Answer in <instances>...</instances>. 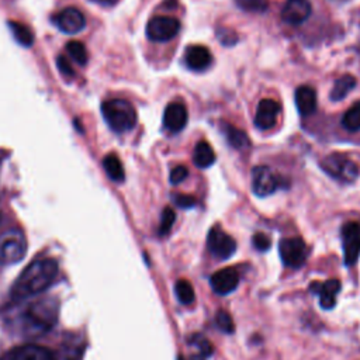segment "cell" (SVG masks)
<instances>
[{
    "instance_id": "cell-1",
    "label": "cell",
    "mask_w": 360,
    "mask_h": 360,
    "mask_svg": "<svg viewBox=\"0 0 360 360\" xmlns=\"http://www.w3.org/2000/svg\"><path fill=\"white\" fill-rule=\"evenodd\" d=\"M58 274V263L53 259H38L27 266L14 282L10 297L14 301L30 298L45 291Z\"/></svg>"
},
{
    "instance_id": "cell-2",
    "label": "cell",
    "mask_w": 360,
    "mask_h": 360,
    "mask_svg": "<svg viewBox=\"0 0 360 360\" xmlns=\"http://www.w3.org/2000/svg\"><path fill=\"white\" fill-rule=\"evenodd\" d=\"M101 115L115 132L131 131L136 124V112L132 104L123 99H110L101 104Z\"/></svg>"
},
{
    "instance_id": "cell-3",
    "label": "cell",
    "mask_w": 360,
    "mask_h": 360,
    "mask_svg": "<svg viewBox=\"0 0 360 360\" xmlns=\"http://www.w3.org/2000/svg\"><path fill=\"white\" fill-rule=\"evenodd\" d=\"M322 171L339 183H353L359 176L357 165L342 154H331L321 160Z\"/></svg>"
},
{
    "instance_id": "cell-4",
    "label": "cell",
    "mask_w": 360,
    "mask_h": 360,
    "mask_svg": "<svg viewBox=\"0 0 360 360\" xmlns=\"http://www.w3.org/2000/svg\"><path fill=\"white\" fill-rule=\"evenodd\" d=\"M27 254V239L20 230H8L0 234V263L16 265Z\"/></svg>"
},
{
    "instance_id": "cell-5",
    "label": "cell",
    "mask_w": 360,
    "mask_h": 360,
    "mask_svg": "<svg viewBox=\"0 0 360 360\" xmlns=\"http://www.w3.org/2000/svg\"><path fill=\"white\" fill-rule=\"evenodd\" d=\"M287 180L269 166H255L252 169V191L258 197H267L279 189H286Z\"/></svg>"
},
{
    "instance_id": "cell-6",
    "label": "cell",
    "mask_w": 360,
    "mask_h": 360,
    "mask_svg": "<svg viewBox=\"0 0 360 360\" xmlns=\"http://www.w3.org/2000/svg\"><path fill=\"white\" fill-rule=\"evenodd\" d=\"M32 328L38 331L49 329L58 320V304L53 300H41L29 307L24 314Z\"/></svg>"
},
{
    "instance_id": "cell-7",
    "label": "cell",
    "mask_w": 360,
    "mask_h": 360,
    "mask_svg": "<svg viewBox=\"0 0 360 360\" xmlns=\"http://www.w3.org/2000/svg\"><path fill=\"white\" fill-rule=\"evenodd\" d=\"M180 32V21L175 17L156 16L147 24V37L154 43H168Z\"/></svg>"
},
{
    "instance_id": "cell-8",
    "label": "cell",
    "mask_w": 360,
    "mask_h": 360,
    "mask_svg": "<svg viewBox=\"0 0 360 360\" xmlns=\"http://www.w3.org/2000/svg\"><path fill=\"white\" fill-rule=\"evenodd\" d=\"M279 254L283 263L291 269H298L306 263L309 249L301 238H283L279 242Z\"/></svg>"
},
{
    "instance_id": "cell-9",
    "label": "cell",
    "mask_w": 360,
    "mask_h": 360,
    "mask_svg": "<svg viewBox=\"0 0 360 360\" xmlns=\"http://www.w3.org/2000/svg\"><path fill=\"white\" fill-rule=\"evenodd\" d=\"M207 246L211 255L219 261L230 259L237 251L235 239L218 227L211 228V231L208 232Z\"/></svg>"
},
{
    "instance_id": "cell-10",
    "label": "cell",
    "mask_w": 360,
    "mask_h": 360,
    "mask_svg": "<svg viewBox=\"0 0 360 360\" xmlns=\"http://www.w3.org/2000/svg\"><path fill=\"white\" fill-rule=\"evenodd\" d=\"M344 245V261L346 266H352L360 256V223L349 221L341 230Z\"/></svg>"
},
{
    "instance_id": "cell-11",
    "label": "cell",
    "mask_w": 360,
    "mask_h": 360,
    "mask_svg": "<svg viewBox=\"0 0 360 360\" xmlns=\"http://www.w3.org/2000/svg\"><path fill=\"white\" fill-rule=\"evenodd\" d=\"M55 25L65 34H77L86 27V19L75 8H68L60 12L53 19Z\"/></svg>"
},
{
    "instance_id": "cell-12",
    "label": "cell",
    "mask_w": 360,
    "mask_h": 360,
    "mask_svg": "<svg viewBox=\"0 0 360 360\" xmlns=\"http://www.w3.org/2000/svg\"><path fill=\"white\" fill-rule=\"evenodd\" d=\"M189 113L184 104L182 103H169L163 113V125L172 134H178L187 125Z\"/></svg>"
},
{
    "instance_id": "cell-13",
    "label": "cell",
    "mask_w": 360,
    "mask_h": 360,
    "mask_svg": "<svg viewBox=\"0 0 360 360\" xmlns=\"http://www.w3.org/2000/svg\"><path fill=\"white\" fill-rule=\"evenodd\" d=\"M184 64L193 72H204L213 64V55L203 45H190L184 52Z\"/></svg>"
},
{
    "instance_id": "cell-14",
    "label": "cell",
    "mask_w": 360,
    "mask_h": 360,
    "mask_svg": "<svg viewBox=\"0 0 360 360\" xmlns=\"http://www.w3.org/2000/svg\"><path fill=\"white\" fill-rule=\"evenodd\" d=\"M280 115V104L272 99H263L258 104L255 115V125L259 130H270L278 123Z\"/></svg>"
},
{
    "instance_id": "cell-15",
    "label": "cell",
    "mask_w": 360,
    "mask_h": 360,
    "mask_svg": "<svg viewBox=\"0 0 360 360\" xmlns=\"http://www.w3.org/2000/svg\"><path fill=\"white\" fill-rule=\"evenodd\" d=\"M311 14L310 0H287L282 9V19L290 25H298Z\"/></svg>"
},
{
    "instance_id": "cell-16",
    "label": "cell",
    "mask_w": 360,
    "mask_h": 360,
    "mask_svg": "<svg viewBox=\"0 0 360 360\" xmlns=\"http://www.w3.org/2000/svg\"><path fill=\"white\" fill-rule=\"evenodd\" d=\"M211 289L221 296L232 293L239 285V274L235 269L227 267L215 272L210 279Z\"/></svg>"
},
{
    "instance_id": "cell-17",
    "label": "cell",
    "mask_w": 360,
    "mask_h": 360,
    "mask_svg": "<svg viewBox=\"0 0 360 360\" xmlns=\"http://www.w3.org/2000/svg\"><path fill=\"white\" fill-rule=\"evenodd\" d=\"M310 290L320 296V306L324 310H331L335 307L337 296L341 290V283L338 280H326L325 283H313Z\"/></svg>"
},
{
    "instance_id": "cell-18",
    "label": "cell",
    "mask_w": 360,
    "mask_h": 360,
    "mask_svg": "<svg viewBox=\"0 0 360 360\" xmlns=\"http://www.w3.org/2000/svg\"><path fill=\"white\" fill-rule=\"evenodd\" d=\"M9 360H57V357L44 346L29 344L14 349Z\"/></svg>"
},
{
    "instance_id": "cell-19",
    "label": "cell",
    "mask_w": 360,
    "mask_h": 360,
    "mask_svg": "<svg viewBox=\"0 0 360 360\" xmlns=\"http://www.w3.org/2000/svg\"><path fill=\"white\" fill-rule=\"evenodd\" d=\"M296 106L302 117L313 115L317 110V93L311 86H300L296 93Z\"/></svg>"
},
{
    "instance_id": "cell-20",
    "label": "cell",
    "mask_w": 360,
    "mask_h": 360,
    "mask_svg": "<svg viewBox=\"0 0 360 360\" xmlns=\"http://www.w3.org/2000/svg\"><path fill=\"white\" fill-rule=\"evenodd\" d=\"M219 130L223 132L228 145H231L234 149L245 151L246 148L251 147V141H249V136L246 135V132L237 128L235 125L223 121L219 125Z\"/></svg>"
},
{
    "instance_id": "cell-21",
    "label": "cell",
    "mask_w": 360,
    "mask_h": 360,
    "mask_svg": "<svg viewBox=\"0 0 360 360\" xmlns=\"http://www.w3.org/2000/svg\"><path fill=\"white\" fill-rule=\"evenodd\" d=\"M215 159V152L208 143L200 141L199 144H196L195 151H193V163H195L197 168L207 169L214 165Z\"/></svg>"
},
{
    "instance_id": "cell-22",
    "label": "cell",
    "mask_w": 360,
    "mask_h": 360,
    "mask_svg": "<svg viewBox=\"0 0 360 360\" xmlns=\"http://www.w3.org/2000/svg\"><path fill=\"white\" fill-rule=\"evenodd\" d=\"M103 168L107 173V176L113 182L121 183L125 179V172L123 168V163L120 158L116 154H108L103 159Z\"/></svg>"
},
{
    "instance_id": "cell-23",
    "label": "cell",
    "mask_w": 360,
    "mask_h": 360,
    "mask_svg": "<svg viewBox=\"0 0 360 360\" xmlns=\"http://www.w3.org/2000/svg\"><path fill=\"white\" fill-rule=\"evenodd\" d=\"M356 88V79L352 75H344L335 80L334 88L331 91V100L341 101Z\"/></svg>"
},
{
    "instance_id": "cell-24",
    "label": "cell",
    "mask_w": 360,
    "mask_h": 360,
    "mask_svg": "<svg viewBox=\"0 0 360 360\" xmlns=\"http://www.w3.org/2000/svg\"><path fill=\"white\" fill-rule=\"evenodd\" d=\"M9 29L14 40L23 47H32L34 44V36L29 27L19 21H9Z\"/></svg>"
},
{
    "instance_id": "cell-25",
    "label": "cell",
    "mask_w": 360,
    "mask_h": 360,
    "mask_svg": "<svg viewBox=\"0 0 360 360\" xmlns=\"http://www.w3.org/2000/svg\"><path fill=\"white\" fill-rule=\"evenodd\" d=\"M342 127L349 132L360 131V101L353 103L342 117Z\"/></svg>"
},
{
    "instance_id": "cell-26",
    "label": "cell",
    "mask_w": 360,
    "mask_h": 360,
    "mask_svg": "<svg viewBox=\"0 0 360 360\" xmlns=\"http://www.w3.org/2000/svg\"><path fill=\"white\" fill-rule=\"evenodd\" d=\"M189 344L197 349V355H193L191 360H206L213 353V345L202 335H193L189 339Z\"/></svg>"
},
{
    "instance_id": "cell-27",
    "label": "cell",
    "mask_w": 360,
    "mask_h": 360,
    "mask_svg": "<svg viewBox=\"0 0 360 360\" xmlns=\"http://www.w3.org/2000/svg\"><path fill=\"white\" fill-rule=\"evenodd\" d=\"M67 51L69 53V57L79 65H86L89 55L85 44L80 41H69L67 44Z\"/></svg>"
},
{
    "instance_id": "cell-28",
    "label": "cell",
    "mask_w": 360,
    "mask_h": 360,
    "mask_svg": "<svg viewBox=\"0 0 360 360\" xmlns=\"http://www.w3.org/2000/svg\"><path fill=\"white\" fill-rule=\"evenodd\" d=\"M175 293L178 300L184 304V306H189V304L196 300L195 289H193V286L187 280H179L175 286Z\"/></svg>"
},
{
    "instance_id": "cell-29",
    "label": "cell",
    "mask_w": 360,
    "mask_h": 360,
    "mask_svg": "<svg viewBox=\"0 0 360 360\" xmlns=\"http://www.w3.org/2000/svg\"><path fill=\"white\" fill-rule=\"evenodd\" d=\"M175 221H176L175 211L171 207H166L160 215V223H159V230H158L159 235L163 237L166 234H169L175 224Z\"/></svg>"
},
{
    "instance_id": "cell-30",
    "label": "cell",
    "mask_w": 360,
    "mask_h": 360,
    "mask_svg": "<svg viewBox=\"0 0 360 360\" xmlns=\"http://www.w3.org/2000/svg\"><path fill=\"white\" fill-rule=\"evenodd\" d=\"M215 325H217V328L221 332H224V334H232L234 329H235L232 317L224 310H219L217 313V315H215Z\"/></svg>"
},
{
    "instance_id": "cell-31",
    "label": "cell",
    "mask_w": 360,
    "mask_h": 360,
    "mask_svg": "<svg viewBox=\"0 0 360 360\" xmlns=\"http://www.w3.org/2000/svg\"><path fill=\"white\" fill-rule=\"evenodd\" d=\"M237 5L246 12L254 13H263L269 8L267 0H237Z\"/></svg>"
},
{
    "instance_id": "cell-32",
    "label": "cell",
    "mask_w": 360,
    "mask_h": 360,
    "mask_svg": "<svg viewBox=\"0 0 360 360\" xmlns=\"http://www.w3.org/2000/svg\"><path fill=\"white\" fill-rule=\"evenodd\" d=\"M215 34H217L218 41L226 47H231V45H235L238 43L237 33L231 29H227V27H221V29H217Z\"/></svg>"
},
{
    "instance_id": "cell-33",
    "label": "cell",
    "mask_w": 360,
    "mask_h": 360,
    "mask_svg": "<svg viewBox=\"0 0 360 360\" xmlns=\"http://www.w3.org/2000/svg\"><path fill=\"white\" fill-rule=\"evenodd\" d=\"M252 243H254V246L258 249L259 252H266V251H269L270 246H272L270 238L267 235L262 234V232H258V234L254 235Z\"/></svg>"
},
{
    "instance_id": "cell-34",
    "label": "cell",
    "mask_w": 360,
    "mask_h": 360,
    "mask_svg": "<svg viewBox=\"0 0 360 360\" xmlns=\"http://www.w3.org/2000/svg\"><path fill=\"white\" fill-rule=\"evenodd\" d=\"M187 176H189V171H187L186 166L179 165V166H176V168H173V169L171 171L169 180H171L172 184L176 186V184H180L182 182H184V180L187 179Z\"/></svg>"
},
{
    "instance_id": "cell-35",
    "label": "cell",
    "mask_w": 360,
    "mask_h": 360,
    "mask_svg": "<svg viewBox=\"0 0 360 360\" xmlns=\"http://www.w3.org/2000/svg\"><path fill=\"white\" fill-rule=\"evenodd\" d=\"M173 203L179 207V208H191L197 204L196 197L189 196V195H173Z\"/></svg>"
},
{
    "instance_id": "cell-36",
    "label": "cell",
    "mask_w": 360,
    "mask_h": 360,
    "mask_svg": "<svg viewBox=\"0 0 360 360\" xmlns=\"http://www.w3.org/2000/svg\"><path fill=\"white\" fill-rule=\"evenodd\" d=\"M57 65H58V69H60V72H61L64 76H67V77H73L75 72H73V69H72L71 64L68 62V60H67L65 57H62V55H61V57H58Z\"/></svg>"
},
{
    "instance_id": "cell-37",
    "label": "cell",
    "mask_w": 360,
    "mask_h": 360,
    "mask_svg": "<svg viewBox=\"0 0 360 360\" xmlns=\"http://www.w3.org/2000/svg\"><path fill=\"white\" fill-rule=\"evenodd\" d=\"M93 3H97L100 6H115L119 0H92Z\"/></svg>"
},
{
    "instance_id": "cell-38",
    "label": "cell",
    "mask_w": 360,
    "mask_h": 360,
    "mask_svg": "<svg viewBox=\"0 0 360 360\" xmlns=\"http://www.w3.org/2000/svg\"><path fill=\"white\" fill-rule=\"evenodd\" d=\"M178 360H184V359H183L182 356H179V359H178Z\"/></svg>"
}]
</instances>
